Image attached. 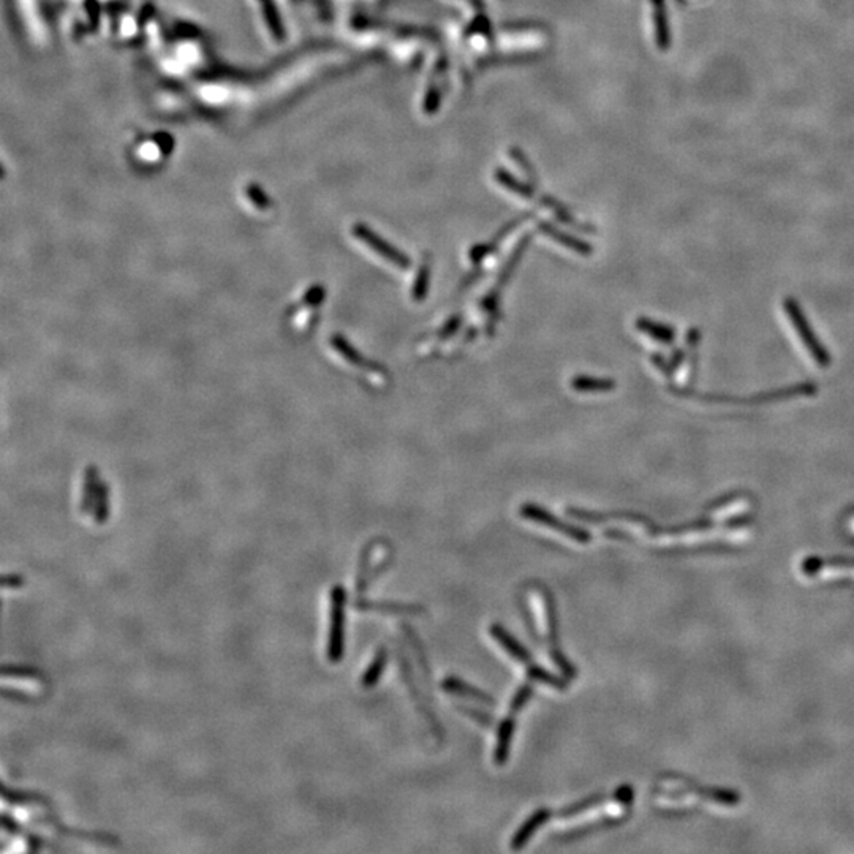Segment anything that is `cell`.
Masks as SVG:
<instances>
[{"instance_id": "52a82bcc", "label": "cell", "mask_w": 854, "mask_h": 854, "mask_svg": "<svg viewBox=\"0 0 854 854\" xmlns=\"http://www.w3.org/2000/svg\"><path fill=\"white\" fill-rule=\"evenodd\" d=\"M325 296L326 289L323 285L316 283L314 287H310L305 292L303 299L299 300V304L294 305L293 309H289L288 323L296 331H304L307 326L312 325V321L315 320V309L320 307L321 303L325 300Z\"/></svg>"}, {"instance_id": "30bf717a", "label": "cell", "mask_w": 854, "mask_h": 854, "mask_svg": "<svg viewBox=\"0 0 854 854\" xmlns=\"http://www.w3.org/2000/svg\"><path fill=\"white\" fill-rule=\"evenodd\" d=\"M489 633H490V636H492L494 639L505 648V652L508 653L510 657H513L516 661L525 664V668L535 663L534 657L530 655V652L527 650V648L522 646L521 642L516 639L513 635H511V633L506 631L500 624L490 625Z\"/></svg>"}, {"instance_id": "5bb4252c", "label": "cell", "mask_w": 854, "mask_h": 854, "mask_svg": "<svg viewBox=\"0 0 854 854\" xmlns=\"http://www.w3.org/2000/svg\"><path fill=\"white\" fill-rule=\"evenodd\" d=\"M441 688L448 693L466 696V698H472L474 701H479V703H484L488 705H495V699L489 693L483 692V690L473 687V685L463 682V680L455 676H450L448 679L443 680Z\"/></svg>"}, {"instance_id": "8992f818", "label": "cell", "mask_w": 854, "mask_h": 854, "mask_svg": "<svg viewBox=\"0 0 854 854\" xmlns=\"http://www.w3.org/2000/svg\"><path fill=\"white\" fill-rule=\"evenodd\" d=\"M633 799H635V791H633V788L630 787V785H622V787L615 789V793L613 796L590 794L587 796V798L578 800V802L563 807V809L558 810L557 813H554V818H563V820L573 818V816L581 815L582 811H587L589 809H592V807L604 804L606 800H615V802L630 805L633 802Z\"/></svg>"}, {"instance_id": "ba28073f", "label": "cell", "mask_w": 854, "mask_h": 854, "mask_svg": "<svg viewBox=\"0 0 854 854\" xmlns=\"http://www.w3.org/2000/svg\"><path fill=\"white\" fill-rule=\"evenodd\" d=\"M353 236H356L358 239L364 242L367 247H371L373 252L378 253L380 256H383L384 260L393 263L394 266H397L400 269H408L411 266V260L407 255H404L402 252H399L394 245L389 244V242L382 239V237H378L371 228H367V226L356 225L355 228H353Z\"/></svg>"}, {"instance_id": "7402d4cb", "label": "cell", "mask_w": 854, "mask_h": 854, "mask_svg": "<svg viewBox=\"0 0 854 854\" xmlns=\"http://www.w3.org/2000/svg\"><path fill=\"white\" fill-rule=\"evenodd\" d=\"M541 228H543V231H546L547 236H551L552 239H556V241L560 242V244L565 245L567 249H571L574 252L581 253V255H589V253L592 252V247H590L589 244H585V242L576 239V237H571L569 234H565V233H562V231L552 228L551 225H543Z\"/></svg>"}, {"instance_id": "4316f807", "label": "cell", "mask_w": 854, "mask_h": 854, "mask_svg": "<svg viewBox=\"0 0 854 854\" xmlns=\"http://www.w3.org/2000/svg\"><path fill=\"white\" fill-rule=\"evenodd\" d=\"M461 325H462V316H461V315H455V316H451V318L446 321V325L443 326V328H441L439 332H437V339H439V340H445V339H448V337L455 334V332H456L459 328H461Z\"/></svg>"}, {"instance_id": "277c9868", "label": "cell", "mask_w": 854, "mask_h": 854, "mask_svg": "<svg viewBox=\"0 0 854 854\" xmlns=\"http://www.w3.org/2000/svg\"><path fill=\"white\" fill-rule=\"evenodd\" d=\"M538 592H540L541 598H543V604H545V608H546L547 641H549L551 658L554 660V663L560 668L563 676L569 680H573L578 676V671H576V668L573 666V663L562 653L560 642H558V617H557L556 601H554V597L549 590H547L546 587H543V585L538 587Z\"/></svg>"}, {"instance_id": "484cf974", "label": "cell", "mask_w": 854, "mask_h": 854, "mask_svg": "<svg viewBox=\"0 0 854 854\" xmlns=\"http://www.w3.org/2000/svg\"><path fill=\"white\" fill-rule=\"evenodd\" d=\"M2 827L7 834L13 835V837H18V835L24 837L25 834V829H23V826H21L19 822L13 818V816H10L8 811H3L2 813Z\"/></svg>"}, {"instance_id": "f1b7e54d", "label": "cell", "mask_w": 854, "mask_h": 854, "mask_svg": "<svg viewBox=\"0 0 854 854\" xmlns=\"http://www.w3.org/2000/svg\"><path fill=\"white\" fill-rule=\"evenodd\" d=\"M24 584H25V579L18 573L3 574V578H2V585L5 589H19V587H23Z\"/></svg>"}, {"instance_id": "ffe728a7", "label": "cell", "mask_w": 854, "mask_h": 854, "mask_svg": "<svg viewBox=\"0 0 854 854\" xmlns=\"http://www.w3.org/2000/svg\"><path fill=\"white\" fill-rule=\"evenodd\" d=\"M378 543H380L378 540H372L371 543H367V545L364 546V549L361 552L360 565H358V573H356V592L358 593L366 592L367 587H369V578L367 576H369V574H371V573H369V571H371V565H369V563H371V557H372L373 547H375Z\"/></svg>"}, {"instance_id": "9a60e30c", "label": "cell", "mask_w": 854, "mask_h": 854, "mask_svg": "<svg viewBox=\"0 0 854 854\" xmlns=\"http://www.w3.org/2000/svg\"><path fill=\"white\" fill-rule=\"evenodd\" d=\"M2 799L12 805H40L45 807V809H52L51 802L43 794L36 793V791L12 789L7 785L2 787Z\"/></svg>"}, {"instance_id": "e0dca14e", "label": "cell", "mask_w": 854, "mask_h": 854, "mask_svg": "<svg viewBox=\"0 0 854 854\" xmlns=\"http://www.w3.org/2000/svg\"><path fill=\"white\" fill-rule=\"evenodd\" d=\"M386 663H388V650H386V647L382 646L377 648L375 657H373V660L371 661V664H369V668L366 669V671L362 672L361 685L364 688L375 687V685L378 683V680L383 676Z\"/></svg>"}, {"instance_id": "6da1fadb", "label": "cell", "mask_w": 854, "mask_h": 854, "mask_svg": "<svg viewBox=\"0 0 854 854\" xmlns=\"http://www.w3.org/2000/svg\"><path fill=\"white\" fill-rule=\"evenodd\" d=\"M331 620L328 633L326 658L331 663H339L345 655V608L348 595L342 584H336L331 589Z\"/></svg>"}, {"instance_id": "d6986e66", "label": "cell", "mask_w": 854, "mask_h": 854, "mask_svg": "<svg viewBox=\"0 0 854 854\" xmlns=\"http://www.w3.org/2000/svg\"><path fill=\"white\" fill-rule=\"evenodd\" d=\"M571 388L578 393H608L615 389L613 378H595L579 375L571 380Z\"/></svg>"}, {"instance_id": "8fae6325", "label": "cell", "mask_w": 854, "mask_h": 854, "mask_svg": "<svg viewBox=\"0 0 854 854\" xmlns=\"http://www.w3.org/2000/svg\"><path fill=\"white\" fill-rule=\"evenodd\" d=\"M331 345H332V348H334L337 353H339L342 358H344L347 362H350L351 366H356V367H361V369H367V371H371V372H377L378 375L386 377V373H388L386 369L382 367V366H378V364H375V362H371L369 360H366V358H364L361 353L356 350V348H353L350 344H348V340L345 339V337H342L339 334L332 336L331 337Z\"/></svg>"}, {"instance_id": "2e32d148", "label": "cell", "mask_w": 854, "mask_h": 854, "mask_svg": "<svg viewBox=\"0 0 854 854\" xmlns=\"http://www.w3.org/2000/svg\"><path fill=\"white\" fill-rule=\"evenodd\" d=\"M98 486H100V481H98L97 468L87 467L86 472H84L83 494H81V502H79V511H81L83 514L94 513L95 499H97V494H98Z\"/></svg>"}, {"instance_id": "9c48e42d", "label": "cell", "mask_w": 854, "mask_h": 854, "mask_svg": "<svg viewBox=\"0 0 854 854\" xmlns=\"http://www.w3.org/2000/svg\"><path fill=\"white\" fill-rule=\"evenodd\" d=\"M551 818H554V811L551 809H547V807H540V809L535 810L529 818L522 822V826L519 827V829L514 832L513 838H511V850H514V851L522 850V848L527 845V842L535 835V832L540 829L543 824H546V822Z\"/></svg>"}, {"instance_id": "cb8c5ba5", "label": "cell", "mask_w": 854, "mask_h": 854, "mask_svg": "<svg viewBox=\"0 0 854 854\" xmlns=\"http://www.w3.org/2000/svg\"><path fill=\"white\" fill-rule=\"evenodd\" d=\"M429 278H430V261L424 258L423 265L419 266L418 269V276H416V281L413 285V292H411V296H413L415 303H421L424 300L426 294H427V288H429Z\"/></svg>"}, {"instance_id": "603a6c76", "label": "cell", "mask_w": 854, "mask_h": 854, "mask_svg": "<svg viewBox=\"0 0 854 854\" xmlns=\"http://www.w3.org/2000/svg\"><path fill=\"white\" fill-rule=\"evenodd\" d=\"M92 514L97 524H105V522H107L109 518V488L103 479L100 481L98 494H97V499H95V506H94Z\"/></svg>"}, {"instance_id": "f546056e", "label": "cell", "mask_w": 854, "mask_h": 854, "mask_svg": "<svg viewBox=\"0 0 854 854\" xmlns=\"http://www.w3.org/2000/svg\"><path fill=\"white\" fill-rule=\"evenodd\" d=\"M2 696H3V698H7V699L19 701V703H25V701H35L36 699V698H34V696L25 694V693L13 692V690H10V688H3L2 690Z\"/></svg>"}, {"instance_id": "4fadbf2b", "label": "cell", "mask_w": 854, "mask_h": 854, "mask_svg": "<svg viewBox=\"0 0 854 854\" xmlns=\"http://www.w3.org/2000/svg\"><path fill=\"white\" fill-rule=\"evenodd\" d=\"M353 608L361 611H373L382 614L394 615H419L426 613V608L421 604H400V603H383V601H371L358 598L353 601Z\"/></svg>"}, {"instance_id": "7a4b0ae2", "label": "cell", "mask_w": 854, "mask_h": 854, "mask_svg": "<svg viewBox=\"0 0 854 854\" xmlns=\"http://www.w3.org/2000/svg\"><path fill=\"white\" fill-rule=\"evenodd\" d=\"M783 309H785V312H787L791 325H793V328L796 329V332H798V336H799L800 342H802L804 348L809 351V355L813 358L816 366L822 367V369L829 367L831 355L827 353L826 347L818 340V337H816L813 329H811V326L804 316V312H802V309H800L798 300L793 298H787L783 300Z\"/></svg>"}, {"instance_id": "44dd1931", "label": "cell", "mask_w": 854, "mask_h": 854, "mask_svg": "<svg viewBox=\"0 0 854 854\" xmlns=\"http://www.w3.org/2000/svg\"><path fill=\"white\" fill-rule=\"evenodd\" d=\"M527 676H529L530 680L546 683V685H549V687H552V688L560 690V692H565V690L568 688L567 680H563L562 677H557L556 674H552L551 671H547V669H545V668L538 666L536 663L530 664V666H527Z\"/></svg>"}, {"instance_id": "7c38bea8", "label": "cell", "mask_w": 854, "mask_h": 854, "mask_svg": "<svg viewBox=\"0 0 854 854\" xmlns=\"http://www.w3.org/2000/svg\"><path fill=\"white\" fill-rule=\"evenodd\" d=\"M35 821H40V822H43V824L51 826L56 832H59V834L67 835V837H78V838H83V840H89V842L98 843V845H105V846H119L120 845L119 838H116V837L109 835V834H97V832H84V831H76V829H72V827L63 826L62 822L57 820L54 815L43 816V818L35 820Z\"/></svg>"}, {"instance_id": "3957f363", "label": "cell", "mask_w": 854, "mask_h": 854, "mask_svg": "<svg viewBox=\"0 0 854 854\" xmlns=\"http://www.w3.org/2000/svg\"><path fill=\"white\" fill-rule=\"evenodd\" d=\"M532 694H534V685H532L530 682H527L524 685H521V687L518 688V692H516V694L513 696V701L510 703L508 715H506L502 720V723H500L499 731H497V745H495V752H494V761L497 766H503V764L508 761L510 750H511V741H513L514 726H516V715L524 709V705L527 704V701L532 698Z\"/></svg>"}, {"instance_id": "d4e9b609", "label": "cell", "mask_w": 854, "mask_h": 854, "mask_svg": "<svg viewBox=\"0 0 854 854\" xmlns=\"http://www.w3.org/2000/svg\"><path fill=\"white\" fill-rule=\"evenodd\" d=\"M2 676L5 677H18V679H29V680H40L43 682L45 674L40 669L32 666H18V664H3Z\"/></svg>"}, {"instance_id": "ac0fdd59", "label": "cell", "mask_w": 854, "mask_h": 854, "mask_svg": "<svg viewBox=\"0 0 854 854\" xmlns=\"http://www.w3.org/2000/svg\"><path fill=\"white\" fill-rule=\"evenodd\" d=\"M636 329L644 332V334L652 337V339H655L666 345L672 344L674 339H676V332H674L672 328H669V326L661 325V323H655V321H652L648 318H637Z\"/></svg>"}, {"instance_id": "83f0119b", "label": "cell", "mask_w": 854, "mask_h": 854, "mask_svg": "<svg viewBox=\"0 0 854 854\" xmlns=\"http://www.w3.org/2000/svg\"><path fill=\"white\" fill-rule=\"evenodd\" d=\"M457 709L461 710V712H463V714L470 715L472 719H474V720L478 721V723H481V725H484V726H492V723H494L492 716H490V715H486V714H481V712L474 710V709H472V708H466V705H459Z\"/></svg>"}, {"instance_id": "5b68a950", "label": "cell", "mask_w": 854, "mask_h": 854, "mask_svg": "<svg viewBox=\"0 0 854 854\" xmlns=\"http://www.w3.org/2000/svg\"><path fill=\"white\" fill-rule=\"evenodd\" d=\"M519 514L524 519L534 521V522H538V524H541V525L549 527V529L556 530V532H558V534H562V535H565L567 538H569V540H574V541L581 543V545H587V543L592 541V534H590L589 530H585V529H582V527L573 525V524H569V522L558 519L557 516H554L551 511H547L546 508H543V506H538V505H534V503H525V505L521 506Z\"/></svg>"}]
</instances>
